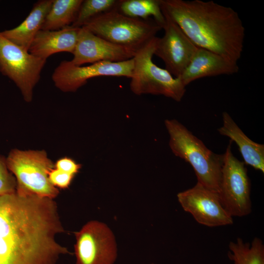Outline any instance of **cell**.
Instances as JSON below:
<instances>
[{"mask_svg": "<svg viewBox=\"0 0 264 264\" xmlns=\"http://www.w3.org/2000/svg\"><path fill=\"white\" fill-rule=\"evenodd\" d=\"M16 179L8 169L5 159L0 156V196L16 192Z\"/></svg>", "mask_w": 264, "mask_h": 264, "instance_id": "22", "label": "cell"}, {"mask_svg": "<svg viewBox=\"0 0 264 264\" xmlns=\"http://www.w3.org/2000/svg\"><path fill=\"white\" fill-rule=\"evenodd\" d=\"M117 0H83L74 22L70 25L81 28L94 17L114 9Z\"/></svg>", "mask_w": 264, "mask_h": 264, "instance_id": "21", "label": "cell"}, {"mask_svg": "<svg viewBox=\"0 0 264 264\" xmlns=\"http://www.w3.org/2000/svg\"><path fill=\"white\" fill-rule=\"evenodd\" d=\"M177 198L183 209L199 224L212 227L233 223V217L222 206L218 193L198 182L178 193Z\"/></svg>", "mask_w": 264, "mask_h": 264, "instance_id": "11", "label": "cell"}, {"mask_svg": "<svg viewBox=\"0 0 264 264\" xmlns=\"http://www.w3.org/2000/svg\"><path fill=\"white\" fill-rule=\"evenodd\" d=\"M156 40V36L135 52L130 89L136 95H162L179 102L185 94L186 87L178 78L153 62Z\"/></svg>", "mask_w": 264, "mask_h": 264, "instance_id": "5", "label": "cell"}, {"mask_svg": "<svg viewBox=\"0 0 264 264\" xmlns=\"http://www.w3.org/2000/svg\"><path fill=\"white\" fill-rule=\"evenodd\" d=\"M135 53L81 27L71 62L81 66L86 63L119 62L132 58Z\"/></svg>", "mask_w": 264, "mask_h": 264, "instance_id": "13", "label": "cell"}, {"mask_svg": "<svg viewBox=\"0 0 264 264\" xmlns=\"http://www.w3.org/2000/svg\"><path fill=\"white\" fill-rule=\"evenodd\" d=\"M83 27L134 53L162 29L154 19L128 17L114 9L94 17Z\"/></svg>", "mask_w": 264, "mask_h": 264, "instance_id": "4", "label": "cell"}, {"mask_svg": "<svg viewBox=\"0 0 264 264\" xmlns=\"http://www.w3.org/2000/svg\"><path fill=\"white\" fill-rule=\"evenodd\" d=\"M228 256L234 264H264V244L259 238H254L251 242L241 238L228 245Z\"/></svg>", "mask_w": 264, "mask_h": 264, "instance_id": "20", "label": "cell"}, {"mask_svg": "<svg viewBox=\"0 0 264 264\" xmlns=\"http://www.w3.org/2000/svg\"><path fill=\"white\" fill-rule=\"evenodd\" d=\"M80 28L68 26L58 30H40L33 39L28 51L45 60L61 52L73 54Z\"/></svg>", "mask_w": 264, "mask_h": 264, "instance_id": "15", "label": "cell"}, {"mask_svg": "<svg viewBox=\"0 0 264 264\" xmlns=\"http://www.w3.org/2000/svg\"><path fill=\"white\" fill-rule=\"evenodd\" d=\"M65 232L53 199L16 191L0 196V264H57L72 255L56 239Z\"/></svg>", "mask_w": 264, "mask_h": 264, "instance_id": "1", "label": "cell"}, {"mask_svg": "<svg viewBox=\"0 0 264 264\" xmlns=\"http://www.w3.org/2000/svg\"><path fill=\"white\" fill-rule=\"evenodd\" d=\"M222 126L219 132L229 137L238 145L244 163L264 173V145L249 139L226 112L222 113Z\"/></svg>", "mask_w": 264, "mask_h": 264, "instance_id": "17", "label": "cell"}, {"mask_svg": "<svg viewBox=\"0 0 264 264\" xmlns=\"http://www.w3.org/2000/svg\"><path fill=\"white\" fill-rule=\"evenodd\" d=\"M53 0H41L36 2L25 19L16 27L1 32L7 39L28 51L37 33L42 29Z\"/></svg>", "mask_w": 264, "mask_h": 264, "instance_id": "16", "label": "cell"}, {"mask_svg": "<svg viewBox=\"0 0 264 264\" xmlns=\"http://www.w3.org/2000/svg\"><path fill=\"white\" fill-rule=\"evenodd\" d=\"M161 9L199 48L237 63L245 28L238 13L212 0H160Z\"/></svg>", "mask_w": 264, "mask_h": 264, "instance_id": "2", "label": "cell"}, {"mask_svg": "<svg viewBox=\"0 0 264 264\" xmlns=\"http://www.w3.org/2000/svg\"><path fill=\"white\" fill-rule=\"evenodd\" d=\"M83 0H53L41 30H58L75 21Z\"/></svg>", "mask_w": 264, "mask_h": 264, "instance_id": "18", "label": "cell"}, {"mask_svg": "<svg viewBox=\"0 0 264 264\" xmlns=\"http://www.w3.org/2000/svg\"><path fill=\"white\" fill-rule=\"evenodd\" d=\"M230 140L223 154L218 195L227 212L233 217L248 215L252 211L250 182L244 163L234 156Z\"/></svg>", "mask_w": 264, "mask_h": 264, "instance_id": "7", "label": "cell"}, {"mask_svg": "<svg viewBox=\"0 0 264 264\" xmlns=\"http://www.w3.org/2000/svg\"><path fill=\"white\" fill-rule=\"evenodd\" d=\"M76 264H113L117 256L114 236L105 223L91 220L74 232Z\"/></svg>", "mask_w": 264, "mask_h": 264, "instance_id": "9", "label": "cell"}, {"mask_svg": "<svg viewBox=\"0 0 264 264\" xmlns=\"http://www.w3.org/2000/svg\"><path fill=\"white\" fill-rule=\"evenodd\" d=\"M46 61L13 43L0 32V71L15 83L26 102L32 99L33 88Z\"/></svg>", "mask_w": 264, "mask_h": 264, "instance_id": "8", "label": "cell"}, {"mask_svg": "<svg viewBox=\"0 0 264 264\" xmlns=\"http://www.w3.org/2000/svg\"></svg>", "mask_w": 264, "mask_h": 264, "instance_id": "25", "label": "cell"}, {"mask_svg": "<svg viewBox=\"0 0 264 264\" xmlns=\"http://www.w3.org/2000/svg\"><path fill=\"white\" fill-rule=\"evenodd\" d=\"M75 176L65 173L55 168L50 170L48 178L50 183L57 188L66 189L71 184Z\"/></svg>", "mask_w": 264, "mask_h": 264, "instance_id": "23", "label": "cell"}, {"mask_svg": "<svg viewBox=\"0 0 264 264\" xmlns=\"http://www.w3.org/2000/svg\"><path fill=\"white\" fill-rule=\"evenodd\" d=\"M5 161L8 169L15 176L18 193L52 199L58 195V189L48 178L54 164L44 151L13 150Z\"/></svg>", "mask_w": 264, "mask_h": 264, "instance_id": "6", "label": "cell"}, {"mask_svg": "<svg viewBox=\"0 0 264 264\" xmlns=\"http://www.w3.org/2000/svg\"><path fill=\"white\" fill-rule=\"evenodd\" d=\"M165 22L162 27L164 34L157 37L154 55L164 63L173 76L179 77L189 64L198 47L179 26L164 11Z\"/></svg>", "mask_w": 264, "mask_h": 264, "instance_id": "12", "label": "cell"}, {"mask_svg": "<svg viewBox=\"0 0 264 264\" xmlns=\"http://www.w3.org/2000/svg\"><path fill=\"white\" fill-rule=\"evenodd\" d=\"M54 168L75 176L79 172L81 165L69 157H63L58 159L54 164Z\"/></svg>", "mask_w": 264, "mask_h": 264, "instance_id": "24", "label": "cell"}, {"mask_svg": "<svg viewBox=\"0 0 264 264\" xmlns=\"http://www.w3.org/2000/svg\"><path fill=\"white\" fill-rule=\"evenodd\" d=\"M134 66L133 58L122 62L102 61L81 66L71 61H62L52 75L55 86L64 92H75L88 79L100 76L131 78Z\"/></svg>", "mask_w": 264, "mask_h": 264, "instance_id": "10", "label": "cell"}, {"mask_svg": "<svg viewBox=\"0 0 264 264\" xmlns=\"http://www.w3.org/2000/svg\"><path fill=\"white\" fill-rule=\"evenodd\" d=\"M165 125L170 135L169 146L173 153L192 166L198 183L218 193L223 154H216L209 150L176 120L167 119Z\"/></svg>", "mask_w": 264, "mask_h": 264, "instance_id": "3", "label": "cell"}, {"mask_svg": "<svg viewBox=\"0 0 264 264\" xmlns=\"http://www.w3.org/2000/svg\"><path fill=\"white\" fill-rule=\"evenodd\" d=\"M237 63L205 49L198 47L189 64L178 78L184 86L198 79L238 72Z\"/></svg>", "mask_w": 264, "mask_h": 264, "instance_id": "14", "label": "cell"}, {"mask_svg": "<svg viewBox=\"0 0 264 264\" xmlns=\"http://www.w3.org/2000/svg\"><path fill=\"white\" fill-rule=\"evenodd\" d=\"M114 9L125 16L133 18L147 20L152 16L162 27L165 22L160 0H119Z\"/></svg>", "mask_w": 264, "mask_h": 264, "instance_id": "19", "label": "cell"}]
</instances>
